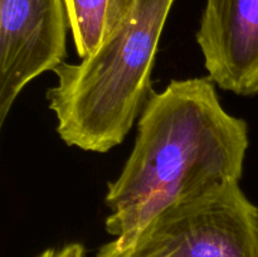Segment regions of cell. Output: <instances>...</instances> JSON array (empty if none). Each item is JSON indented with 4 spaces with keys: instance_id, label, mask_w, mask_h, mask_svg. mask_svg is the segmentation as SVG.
Listing matches in <instances>:
<instances>
[{
    "instance_id": "cell-1",
    "label": "cell",
    "mask_w": 258,
    "mask_h": 257,
    "mask_svg": "<svg viewBox=\"0 0 258 257\" xmlns=\"http://www.w3.org/2000/svg\"><path fill=\"white\" fill-rule=\"evenodd\" d=\"M248 125L227 112L209 77L153 91L130 156L107 183L106 232L122 243L164 209L243 175Z\"/></svg>"
},
{
    "instance_id": "cell-2",
    "label": "cell",
    "mask_w": 258,
    "mask_h": 257,
    "mask_svg": "<svg viewBox=\"0 0 258 257\" xmlns=\"http://www.w3.org/2000/svg\"><path fill=\"white\" fill-rule=\"evenodd\" d=\"M175 0H139L128 19L80 63H62L47 91L68 146L107 153L120 145L151 95L159 40Z\"/></svg>"
},
{
    "instance_id": "cell-3",
    "label": "cell",
    "mask_w": 258,
    "mask_h": 257,
    "mask_svg": "<svg viewBox=\"0 0 258 257\" xmlns=\"http://www.w3.org/2000/svg\"><path fill=\"white\" fill-rule=\"evenodd\" d=\"M97 257H258V208L229 181L156 214L130 239Z\"/></svg>"
},
{
    "instance_id": "cell-4",
    "label": "cell",
    "mask_w": 258,
    "mask_h": 257,
    "mask_svg": "<svg viewBox=\"0 0 258 257\" xmlns=\"http://www.w3.org/2000/svg\"><path fill=\"white\" fill-rule=\"evenodd\" d=\"M63 0H0V126L25 86L67 57Z\"/></svg>"
},
{
    "instance_id": "cell-5",
    "label": "cell",
    "mask_w": 258,
    "mask_h": 257,
    "mask_svg": "<svg viewBox=\"0 0 258 257\" xmlns=\"http://www.w3.org/2000/svg\"><path fill=\"white\" fill-rule=\"evenodd\" d=\"M196 38L214 85L258 95V0H207Z\"/></svg>"
},
{
    "instance_id": "cell-6",
    "label": "cell",
    "mask_w": 258,
    "mask_h": 257,
    "mask_svg": "<svg viewBox=\"0 0 258 257\" xmlns=\"http://www.w3.org/2000/svg\"><path fill=\"white\" fill-rule=\"evenodd\" d=\"M76 52L90 57L128 19L139 0H63Z\"/></svg>"
},
{
    "instance_id": "cell-7",
    "label": "cell",
    "mask_w": 258,
    "mask_h": 257,
    "mask_svg": "<svg viewBox=\"0 0 258 257\" xmlns=\"http://www.w3.org/2000/svg\"><path fill=\"white\" fill-rule=\"evenodd\" d=\"M37 257H85V247L75 242L59 248H47Z\"/></svg>"
}]
</instances>
